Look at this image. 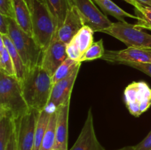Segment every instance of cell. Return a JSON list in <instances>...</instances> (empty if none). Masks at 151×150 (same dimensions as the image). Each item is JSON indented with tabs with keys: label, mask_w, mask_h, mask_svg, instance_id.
Here are the masks:
<instances>
[{
	"label": "cell",
	"mask_w": 151,
	"mask_h": 150,
	"mask_svg": "<svg viewBox=\"0 0 151 150\" xmlns=\"http://www.w3.org/2000/svg\"><path fill=\"white\" fill-rule=\"evenodd\" d=\"M15 130V119L10 115L0 112V150H5L9 140Z\"/></svg>",
	"instance_id": "d6986e66"
},
{
	"label": "cell",
	"mask_w": 151,
	"mask_h": 150,
	"mask_svg": "<svg viewBox=\"0 0 151 150\" xmlns=\"http://www.w3.org/2000/svg\"><path fill=\"white\" fill-rule=\"evenodd\" d=\"M26 1L31 12L33 38L44 51L57 33V22L46 0Z\"/></svg>",
	"instance_id": "7a4b0ae2"
},
{
	"label": "cell",
	"mask_w": 151,
	"mask_h": 150,
	"mask_svg": "<svg viewBox=\"0 0 151 150\" xmlns=\"http://www.w3.org/2000/svg\"><path fill=\"white\" fill-rule=\"evenodd\" d=\"M70 6L78 9L85 25L94 32H101L109 27L112 22L94 4L93 0H69Z\"/></svg>",
	"instance_id": "ba28073f"
},
{
	"label": "cell",
	"mask_w": 151,
	"mask_h": 150,
	"mask_svg": "<svg viewBox=\"0 0 151 150\" xmlns=\"http://www.w3.org/2000/svg\"><path fill=\"white\" fill-rule=\"evenodd\" d=\"M94 32L89 26L85 25L67 44L66 52L68 57L79 62L83 54L94 42Z\"/></svg>",
	"instance_id": "5bb4252c"
},
{
	"label": "cell",
	"mask_w": 151,
	"mask_h": 150,
	"mask_svg": "<svg viewBox=\"0 0 151 150\" xmlns=\"http://www.w3.org/2000/svg\"><path fill=\"white\" fill-rule=\"evenodd\" d=\"M124 1H125L126 2H128V4L134 6V7H135L136 10H139V8L142 6V4H140V3H139L138 1H136V0H124Z\"/></svg>",
	"instance_id": "1f68e13d"
},
{
	"label": "cell",
	"mask_w": 151,
	"mask_h": 150,
	"mask_svg": "<svg viewBox=\"0 0 151 150\" xmlns=\"http://www.w3.org/2000/svg\"><path fill=\"white\" fill-rule=\"evenodd\" d=\"M29 108L41 112L46 108L52 88V76L40 65L27 70L20 82Z\"/></svg>",
	"instance_id": "6da1fadb"
},
{
	"label": "cell",
	"mask_w": 151,
	"mask_h": 150,
	"mask_svg": "<svg viewBox=\"0 0 151 150\" xmlns=\"http://www.w3.org/2000/svg\"><path fill=\"white\" fill-rule=\"evenodd\" d=\"M81 63L80 62L74 60L68 57L61 65L56 70L53 76H52V83L55 84L62 79L69 77L75 72V71L78 67L81 66Z\"/></svg>",
	"instance_id": "603a6c76"
},
{
	"label": "cell",
	"mask_w": 151,
	"mask_h": 150,
	"mask_svg": "<svg viewBox=\"0 0 151 150\" xmlns=\"http://www.w3.org/2000/svg\"><path fill=\"white\" fill-rule=\"evenodd\" d=\"M67 44L60 41L56 36L44 51L40 66L51 76H53L59 66L68 58L66 52Z\"/></svg>",
	"instance_id": "30bf717a"
},
{
	"label": "cell",
	"mask_w": 151,
	"mask_h": 150,
	"mask_svg": "<svg viewBox=\"0 0 151 150\" xmlns=\"http://www.w3.org/2000/svg\"><path fill=\"white\" fill-rule=\"evenodd\" d=\"M0 39L3 41L4 46L8 50L10 54L13 65H14L15 71H16V77L19 82H22L24 78L25 74L27 72V69L23 63L20 54L18 52L17 49L15 47L13 41L8 36V35H1L0 34Z\"/></svg>",
	"instance_id": "e0dca14e"
},
{
	"label": "cell",
	"mask_w": 151,
	"mask_h": 150,
	"mask_svg": "<svg viewBox=\"0 0 151 150\" xmlns=\"http://www.w3.org/2000/svg\"><path fill=\"white\" fill-rule=\"evenodd\" d=\"M8 36L20 54L27 70L41 65L43 49L33 37L22 30L13 19H10Z\"/></svg>",
	"instance_id": "277c9868"
},
{
	"label": "cell",
	"mask_w": 151,
	"mask_h": 150,
	"mask_svg": "<svg viewBox=\"0 0 151 150\" xmlns=\"http://www.w3.org/2000/svg\"><path fill=\"white\" fill-rule=\"evenodd\" d=\"M116 150H135V148H134V146H125Z\"/></svg>",
	"instance_id": "836d02e7"
},
{
	"label": "cell",
	"mask_w": 151,
	"mask_h": 150,
	"mask_svg": "<svg viewBox=\"0 0 151 150\" xmlns=\"http://www.w3.org/2000/svg\"><path fill=\"white\" fill-rule=\"evenodd\" d=\"M101 59L116 64L124 63H151V48L127 47L118 51H106Z\"/></svg>",
	"instance_id": "9c48e42d"
},
{
	"label": "cell",
	"mask_w": 151,
	"mask_h": 150,
	"mask_svg": "<svg viewBox=\"0 0 151 150\" xmlns=\"http://www.w3.org/2000/svg\"><path fill=\"white\" fill-rule=\"evenodd\" d=\"M124 100L128 111L139 117L151 107V88L143 81L133 82L124 91Z\"/></svg>",
	"instance_id": "8992f818"
},
{
	"label": "cell",
	"mask_w": 151,
	"mask_h": 150,
	"mask_svg": "<svg viewBox=\"0 0 151 150\" xmlns=\"http://www.w3.org/2000/svg\"><path fill=\"white\" fill-rule=\"evenodd\" d=\"M58 117V109L53 111L50 115V121H49L45 135L43 138L40 150H53L54 149L56 138Z\"/></svg>",
	"instance_id": "44dd1931"
},
{
	"label": "cell",
	"mask_w": 151,
	"mask_h": 150,
	"mask_svg": "<svg viewBox=\"0 0 151 150\" xmlns=\"http://www.w3.org/2000/svg\"><path fill=\"white\" fill-rule=\"evenodd\" d=\"M0 71L10 76H16L14 65L8 50L0 39Z\"/></svg>",
	"instance_id": "cb8c5ba5"
},
{
	"label": "cell",
	"mask_w": 151,
	"mask_h": 150,
	"mask_svg": "<svg viewBox=\"0 0 151 150\" xmlns=\"http://www.w3.org/2000/svg\"><path fill=\"white\" fill-rule=\"evenodd\" d=\"M101 32L122 41L128 47L151 48V35L144 32L137 24H131L127 21L112 22L109 27Z\"/></svg>",
	"instance_id": "5b68a950"
},
{
	"label": "cell",
	"mask_w": 151,
	"mask_h": 150,
	"mask_svg": "<svg viewBox=\"0 0 151 150\" xmlns=\"http://www.w3.org/2000/svg\"><path fill=\"white\" fill-rule=\"evenodd\" d=\"M105 53H106V50L104 49L103 41L100 39L98 41L93 43L92 45L83 54L79 62L83 63L84 61H90V60H94L96 59H101Z\"/></svg>",
	"instance_id": "d4e9b609"
},
{
	"label": "cell",
	"mask_w": 151,
	"mask_h": 150,
	"mask_svg": "<svg viewBox=\"0 0 151 150\" xmlns=\"http://www.w3.org/2000/svg\"><path fill=\"white\" fill-rule=\"evenodd\" d=\"M122 65L130 66L137 69L143 73L146 74L151 77V63H124Z\"/></svg>",
	"instance_id": "83f0119b"
},
{
	"label": "cell",
	"mask_w": 151,
	"mask_h": 150,
	"mask_svg": "<svg viewBox=\"0 0 151 150\" xmlns=\"http://www.w3.org/2000/svg\"><path fill=\"white\" fill-rule=\"evenodd\" d=\"M50 11L55 19L58 30L62 26L66 19L70 4L69 0H46ZM58 32V31H57Z\"/></svg>",
	"instance_id": "ffe728a7"
},
{
	"label": "cell",
	"mask_w": 151,
	"mask_h": 150,
	"mask_svg": "<svg viewBox=\"0 0 151 150\" xmlns=\"http://www.w3.org/2000/svg\"><path fill=\"white\" fill-rule=\"evenodd\" d=\"M40 111L29 108L22 117L15 120L18 150H32L35 129Z\"/></svg>",
	"instance_id": "52a82bcc"
},
{
	"label": "cell",
	"mask_w": 151,
	"mask_h": 150,
	"mask_svg": "<svg viewBox=\"0 0 151 150\" xmlns=\"http://www.w3.org/2000/svg\"><path fill=\"white\" fill-rule=\"evenodd\" d=\"M51 113V112L47 110V109H44L40 112L38 122H37L36 129H35V142H34V146L32 150H40L43 138H44L47 126H48Z\"/></svg>",
	"instance_id": "7402d4cb"
},
{
	"label": "cell",
	"mask_w": 151,
	"mask_h": 150,
	"mask_svg": "<svg viewBox=\"0 0 151 150\" xmlns=\"http://www.w3.org/2000/svg\"><path fill=\"white\" fill-rule=\"evenodd\" d=\"M10 18L0 14V34L8 35Z\"/></svg>",
	"instance_id": "f546056e"
},
{
	"label": "cell",
	"mask_w": 151,
	"mask_h": 150,
	"mask_svg": "<svg viewBox=\"0 0 151 150\" xmlns=\"http://www.w3.org/2000/svg\"><path fill=\"white\" fill-rule=\"evenodd\" d=\"M15 21L22 30L33 37L32 18L29 5L26 0H13Z\"/></svg>",
	"instance_id": "2e32d148"
},
{
	"label": "cell",
	"mask_w": 151,
	"mask_h": 150,
	"mask_svg": "<svg viewBox=\"0 0 151 150\" xmlns=\"http://www.w3.org/2000/svg\"><path fill=\"white\" fill-rule=\"evenodd\" d=\"M5 150H18V144L17 139H16V130H15V132H13V135L10 137Z\"/></svg>",
	"instance_id": "4dcf8cb0"
},
{
	"label": "cell",
	"mask_w": 151,
	"mask_h": 150,
	"mask_svg": "<svg viewBox=\"0 0 151 150\" xmlns=\"http://www.w3.org/2000/svg\"><path fill=\"white\" fill-rule=\"evenodd\" d=\"M136 1H138L139 3H140L142 5L151 7V0H136Z\"/></svg>",
	"instance_id": "d6a6232c"
},
{
	"label": "cell",
	"mask_w": 151,
	"mask_h": 150,
	"mask_svg": "<svg viewBox=\"0 0 151 150\" xmlns=\"http://www.w3.org/2000/svg\"><path fill=\"white\" fill-rule=\"evenodd\" d=\"M134 148L135 150H151V131L141 142L134 146Z\"/></svg>",
	"instance_id": "f1b7e54d"
},
{
	"label": "cell",
	"mask_w": 151,
	"mask_h": 150,
	"mask_svg": "<svg viewBox=\"0 0 151 150\" xmlns=\"http://www.w3.org/2000/svg\"><path fill=\"white\" fill-rule=\"evenodd\" d=\"M135 12L136 16L141 18L137 24L139 27L151 30V7L142 4L139 10L135 9Z\"/></svg>",
	"instance_id": "484cf974"
},
{
	"label": "cell",
	"mask_w": 151,
	"mask_h": 150,
	"mask_svg": "<svg viewBox=\"0 0 151 150\" xmlns=\"http://www.w3.org/2000/svg\"><path fill=\"white\" fill-rule=\"evenodd\" d=\"M53 150H54V149H53Z\"/></svg>",
	"instance_id": "e575fe53"
},
{
	"label": "cell",
	"mask_w": 151,
	"mask_h": 150,
	"mask_svg": "<svg viewBox=\"0 0 151 150\" xmlns=\"http://www.w3.org/2000/svg\"><path fill=\"white\" fill-rule=\"evenodd\" d=\"M69 150H106L99 142L96 135L94 118L91 109L88 110L86 119L78 139Z\"/></svg>",
	"instance_id": "7c38bea8"
},
{
	"label": "cell",
	"mask_w": 151,
	"mask_h": 150,
	"mask_svg": "<svg viewBox=\"0 0 151 150\" xmlns=\"http://www.w3.org/2000/svg\"><path fill=\"white\" fill-rule=\"evenodd\" d=\"M70 99L58 108V117L56 127V138L54 150L68 149V127H69V114Z\"/></svg>",
	"instance_id": "9a60e30c"
},
{
	"label": "cell",
	"mask_w": 151,
	"mask_h": 150,
	"mask_svg": "<svg viewBox=\"0 0 151 150\" xmlns=\"http://www.w3.org/2000/svg\"><path fill=\"white\" fill-rule=\"evenodd\" d=\"M29 109L17 78L0 71V112L17 120Z\"/></svg>",
	"instance_id": "3957f363"
},
{
	"label": "cell",
	"mask_w": 151,
	"mask_h": 150,
	"mask_svg": "<svg viewBox=\"0 0 151 150\" xmlns=\"http://www.w3.org/2000/svg\"><path fill=\"white\" fill-rule=\"evenodd\" d=\"M93 1L100 7L104 13H106V15L112 16L115 19H117L119 21H126L125 20V18L137 19L138 21L141 19V18L139 16H134L122 10L111 0H93Z\"/></svg>",
	"instance_id": "ac0fdd59"
},
{
	"label": "cell",
	"mask_w": 151,
	"mask_h": 150,
	"mask_svg": "<svg viewBox=\"0 0 151 150\" xmlns=\"http://www.w3.org/2000/svg\"><path fill=\"white\" fill-rule=\"evenodd\" d=\"M85 26L83 19L75 6L69 7L66 19L58 30L55 36L64 44H68Z\"/></svg>",
	"instance_id": "4fadbf2b"
},
{
	"label": "cell",
	"mask_w": 151,
	"mask_h": 150,
	"mask_svg": "<svg viewBox=\"0 0 151 150\" xmlns=\"http://www.w3.org/2000/svg\"><path fill=\"white\" fill-rule=\"evenodd\" d=\"M0 14L15 20V12L13 0H0Z\"/></svg>",
	"instance_id": "4316f807"
},
{
	"label": "cell",
	"mask_w": 151,
	"mask_h": 150,
	"mask_svg": "<svg viewBox=\"0 0 151 150\" xmlns=\"http://www.w3.org/2000/svg\"><path fill=\"white\" fill-rule=\"evenodd\" d=\"M80 68L81 66L78 67L69 77L62 79L57 83L53 84L50 99L45 109L52 113L66 103L68 100L70 99L72 89L78 76Z\"/></svg>",
	"instance_id": "8fae6325"
}]
</instances>
